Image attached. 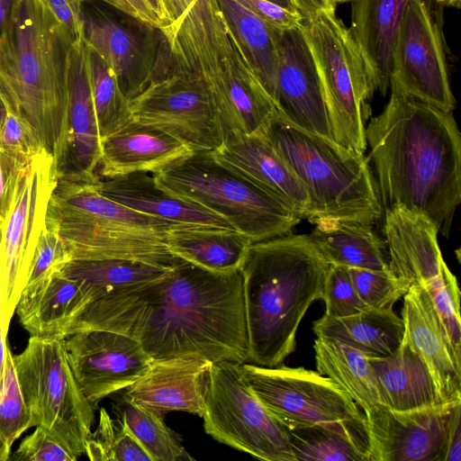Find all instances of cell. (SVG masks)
Segmentation results:
<instances>
[{"label":"cell","instance_id":"38","mask_svg":"<svg viewBox=\"0 0 461 461\" xmlns=\"http://www.w3.org/2000/svg\"><path fill=\"white\" fill-rule=\"evenodd\" d=\"M286 430L295 461H370L352 441L328 429L310 426Z\"/></svg>","mask_w":461,"mask_h":461},{"label":"cell","instance_id":"43","mask_svg":"<svg viewBox=\"0 0 461 461\" xmlns=\"http://www.w3.org/2000/svg\"><path fill=\"white\" fill-rule=\"evenodd\" d=\"M321 300L325 315L341 318L361 312L368 307L362 302L346 267L330 265L323 287Z\"/></svg>","mask_w":461,"mask_h":461},{"label":"cell","instance_id":"27","mask_svg":"<svg viewBox=\"0 0 461 461\" xmlns=\"http://www.w3.org/2000/svg\"><path fill=\"white\" fill-rule=\"evenodd\" d=\"M380 399L395 411H410L445 402L437 389L429 367L407 336L397 349L384 357H370Z\"/></svg>","mask_w":461,"mask_h":461},{"label":"cell","instance_id":"53","mask_svg":"<svg viewBox=\"0 0 461 461\" xmlns=\"http://www.w3.org/2000/svg\"><path fill=\"white\" fill-rule=\"evenodd\" d=\"M461 460V430L460 420L453 427L446 450L444 461H460Z\"/></svg>","mask_w":461,"mask_h":461},{"label":"cell","instance_id":"49","mask_svg":"<svg viewBox=\"0 0 461 461\" xmlns=\"http://www.w3.org/2000/svg\"><path fill=\"white\" fill-rule=\"evenodd\" d=\"M76 40L84 36V0H41Z\"/></svg>","mask_w":461,"mask_h":461},{"label":"cell","instance_id":"24","mask_svg":"<svg viewBox=\"0 0 461 461\" xmlns=\"http://www.w3.org/2000/svg\"><path fill=\"white\" fill-rule=\"evenodd\" d=\"M84 40L107 63L130 102L166 75L151 48L131 29L106 16L84 14Z\"/></svg>","mask_w":461,"mask_h":461},{"label":"cell","instance_id":"52","mask_svg":"<svg viewBox=\"0 0 461 461\" xmlns=\"http://www.w3.org/2000/svg\"><path fill=\"white\" fill-rule=\"evenodd\" d=\"M160 5L165 26L179 19L189 7L187 0H160Z\"/></svg>","mask_w":461,"mask_h":461},{"label":"cell","instance_id":"13","mask_svg":"<svg viewBox=\"0 0 461 461\" xmlns=\"http://www.w3.org/2000/svg\"><path fill=\"white\" fill-rule=\"evenodd\" d=\"M58 175L54 157L44 149L24 164L18 173L10 210L0 228V306L5 336L46 226L48 203Z\"/></svg>","mask_w":461,"mask_h":461},{"label":"cell","instance_id":"59","mask_svg":"<svg viewBox=\"0 0 461 461\" xmlns=\"http://www.w3.org/2000/svg\"><path fill=\"white\" fill-rule=\"evenodd\" d=\"M440 6H450L455 8L460 7L461 0H433Z\"/></svg>","mask_w":461,"mask_h":461},{"label":"cell","instance_id":"30","mask_svg":"<svg viewBox=\"0 0 461 461\" xmlns=\"http://www.w3.org/2000/svg\"><path fill=\"white\" fill-rule=\"evenodd\" d=\"M310 222L315 227L309 237L330 265L388 269L385 242L373 230V225L333 217L317 218Z\"/></svg>","mask_w":461,"mask_h":461},{"label":"cell","instance_id":"46","mask_svg":"<svg viewBox=\"0 0 461 461\" xmlns=\"http://www.w3.org/2000/svg\"><path fill=\"white\" fill-rule=\"evenodd\" d=\"M0 147L23 163L43 149L32 127L10 112H6L0 129Z\"/></svg>","mask_w":461,"mask_h":461},{"label":"cell","instance_id":"61","mask_svg":"<svg viewBox=\"0 0 461 461\" xmlns=\"http://www.w3.org/2000/svg\"><path fill=\"white\" fill-rule=\"evenodd\" d=\"M330 1H331V3L333 5H336L337 4H342V3H346V2H350L351 0H330Z\"/></svg>","mask_w":461,"mask_h":461},{"label":"cell","instance_id":"20","mask_svg":"<svg viewBox=\"0 0 461 461\" xmlns=\"http://www.w3.org/2000/svg\"><path fill=\"white\" fill-rule=\"evenodd\" d=\"M384 216L389 270L409 287H429L439 281L448 267L439 249L436 225L425 215L402 206L384 211Z\"/></svg>","mask_w":461,"mask_h":461},{"label":"cell","instance_id":"45","mask_svg":"<svg viewBox=\"0 0 461 461\" xmlns=\"http://www.w3.org/2000/svg\"><path fill=\"white\" fill-rule=\"evenodd\" d=\"M77 456L50 432L41 426L26 436L9 460L75 461Z\"/></svg>","mask_w":461,"mask_h":461},{"label":"cell","instance_id":"33","mask_svg":"<svg viewBox=\"0 0 461 461\" xmlns=\"http://www.w3.org/2000/svg\"><path fill=\"white\" fill-rule=\"evenodd\" d=\"M217 3L241 55L274 100L282 32L236 0H217Z\"/></svg>","mask_w":461,"mask_h":461},{"label":"cell","instance_id":"39","mask_svg":"<svg viewBox=\"0 0 461 461\" xmlns=\"http://www.w3.org/2000/svg\"><path fill=\"white\" fill-rule=\"evenodd\" d=\"M85 454L92 461H152L127 424L101 408L95 430L86 442Z\"/></svg>","mask_w":461,"mask_h":461},{"label":"cell","instance_id":"57","mask_svg":"<svg viewBox=\"0 0 461 461\" xmlns=\"http://www.w3.org/2000/svg\"><path fill=\"white\" fill-rule=\"evenodd\" d=\"M147 2L150 5V7L153 9V11L156 13V14L158 16V18L162 22L163 27H164L165 25H164V22H163L160 0H147Z\"/></svg>","mask_w":461,"mask_h":461},{"label":"cell","instance_id":"2","mask_svg":"<svg viewBox=\"0 0 461 461\" xmlns=\"http://www.w3.org/2000/svg\"><path fill=\"white\" fill-rule=\"evenodd\" d=\"M366 127L383 211L402 206L447 236L461 201V135L444 112L394 87Z\"/></svg>","mask_w":461,"mask_h":461},{"label":"cell","instance_id":"34","mask_svg":"<svg viewBox=\"0 0 461 461\" xmlns=\"http://www.w3.org/2000/svg\"><path fill=\"white\" fill-rule=\"evenodd\" d=\"M317 371L337 383L365 414L383 405L370 357L334 339L313 344Z\"/></svg>","mask_w":461,"mask_h":461},{"label":"cell","instance_id":"18","mask_svg":"<svg viewBox=\"0 0 461 461\" xmlns=\"http://www.w3.org/2000/svg\"><path fill=\"white\" fill-rule=\"evenodd\" d=\"M274 101L279 115L291 124L333 140L321 83L303 22L281 32Z\"/></svg>","mask_w":461,"mask_h":461},{"label":"cell","instance_id":"35","mask_svg":"<svg viewBox=\"0 0 461 461\" xmlns=\"http://www.w3.org/2000/svg\"><path fill=\"white\" fill-rule=\"evenodd\" d=\"M170 269L127 259H72L59 273L88 285L97 299L118 288L159 279Z\"/></svg>","mask_w":461,"mask_h":461},{"label":"cell","instance_id":"62","mask_svg":"<svg viewBox=\"0 0 461 461\" xmlns=\"http://www.w3.org/2000/svg\"><path fill=\"white\" fill-rule=\"evenodd\" d=\"M194 0H187L188 5H190Z\"/></svg>","mask_w":461,"mask_h":461},{"label":"cell","instance_id":"54","mask_svg":"<svg viewBox=\"0 0 461 461\" xmlns=\"http://www.w3.org/2000/svg\"><path fill=\"white\" fill-rule=\"evenodd\" d=\"M86 1V0H84ZM106 4L112 5L115 9L123 13L124 14L131 16V18L139 22V16L133 7L126 0H101Z\"/></svg>","mask_w":461,"mask_h":461},{"label":"cell","instance_id":"7","mask_svg":"<svg viewBox=\"0 0 461 461\" xmlns=\"http://www.w3.org/2000/svg\"><path fill=\"white\" fill-rule=\"evenodd\" d=\"M304 187L307 219L333 217L374 225L383 215L368 157L305 131L279 114L262 132Z\"/></svg>","mask_w":461,"mask_h":461},{"label":"cell","instance_id":"63","mask_svg":"<svg viewBox=\"0 0 461 461\" xmlns=\"http://www.w3.org/2000/svg\"><path fill=\"white\" fill-rule=\"evenodd\" d=\"M0 240H1V229H0Z\"/></svg>","mask_w":461,"mask_h":461},{"label":"cell","instance_id":"6","mask_svg":"<svg viewBox=\"0 0 461 461\" xmlns=\"http://www.w3.org/2000/svg\"><path fill=\"white\" fill-rule=\"evenodd\" d=\"M101 177L58 175L45 224L62 240L72 259L118 258L170 268L177 260L166 244L174 221L144 214L100 193Z\"/></svg>","mask_w":461,"mask_h":461},{"label":"cell","instance_id":"15","mask_svg":"<svg viewBox=\"0 0 461 461\" xmlns=\"http://www.w3.org/2000/svg\"><path fill=\"white\" fill-rule=\"evenodd\" d=\"M390 87L441 111L455 109L441 19L428 0H411L405 10L393 50Z\"/></svg>","mask_w":461,"mask_h":461},{"label":"cell","instance_id":"31","mask_svg":"<svg viewBox=\"0 0 461 461\" xmlns=\"http://www.w3.org/2000/svg\"><path fill=\"white\" fill-rule=\"evenodd\" d=\"M165 238L175 257L215 273L240 270L252 243L236 230L199 225H177Z\"/></svg>","mask_w":461,"mask_h":461},{"label":"cell","instance_id":"26","mask_svg":"<svg viewBox=\"0 0 461 461\" xmlns=\"http://www.w3.org/2000/svg\"><path fill=\"white\" fill-rule=\"evenodd\" d=\"M93 300L86 284L59 272L23 291L15 312L30 336L66 338L72 321Z\"/></svg>","mask_w":461,"mask_h":461},{"label":"cell","instance_id":"48","mask_svg":"<svg viewBox=\"0 0 461 461\" xmlns=\"http://www.w3.org/2000/svg\"><path fill=\"white\" fill-rule=\"evenodd\" d=\"M21 162L0 147V228L10 210Z\"/></svg>","mask_w":461,"mask_h":461},{"label":"cell","instance_id":"14","mask_svg":"<svg viewBox=\"0 0 461 461\" xmlns=\"http://www.w3.org/2000/svg\"><path fill=\"white\" fill-rule=\"evenodd\" d=\"M134 120L178 140L192 151H212L224 130L203 80L194 73L170 68L130 101Z\"/></svg>","mask_w":461,"mask_h":461},{"label":"cell","instance_id":"21","mask_svg":"<svg viewBox=\"0 0 461 461\" xmlns=\"http://www.w3.org/2000/svg\"><path fill=\"white\" fill-rule=\"evenodd\" d=\"M211 152L222 165L307 218L310 202L304 187L264 133L225 132L221 145Z\"/></svg>","mask_w":461,"mask_h":461},{"label":"cell","instance_id":"42","mask_svg":"<svg viewBox=\"0 0 461 461\" xmlns=\"http://www.w3.org/2000/svg\"><path fill=\"white\" fill-rule=\"evenodd\" d=\"M426 290L432 300L455 356L461 361L460 290L456 277L448 270L443 279Z\"/></svg>","mask_w":461,"mask_h":461},{"label":"cell","instance_id":"5","mask_svg":"<svg viewBox=\"0 0 461 461\" xmlns=\"http://www.w3.org/2000/svg\"><path fill=\"white\" fill-rule=\"evenodd\" d=\"M159 32L170 68L194 73L204 83L224 133L263 132L279 114L238 49L217 0H194Z\"/></svg>","mask_w":461,"mask_h":461},{"label":"cell","instance_id":"56","mask_svg":"<svg viewBox=\"0 0 461 461\" xmlns=\"http://www.w3.org/2000/svg\"><path fill=\"white\" fill-rule=\"evenodd\" d=\"M6 338H7V336H5L3 331L2 312H1V306H0V383H1L3 375H4L5 366L6 348H7Z\"/></svg>","mask_w":461,"mask_h":461},{"label":"cell","instance_id":"51","mask_svg":"<svg viewBox=\"0 0 461 461\" xmlns=\"http://www.w3.org/2000/svg\"><path fill=\"white\" fill-rule=\"evenodd\" d=\"M303 20L309 19L322 11H335L330 0H292Z\"/></svg>","mask_w":461,"mask_h":461},{"label":"cell","instance_id":"41","mask_svg":"<svg viewBox=\"0 0 461 461\" xmlns=\"http://www.w3.org/2000/svg\"><path fill=\"white\" fill-rule=\"evenodd\" d=\"M362 302L370 309H390L407 293L409 286L390 270L348 267Z\"/></svg>","mask_w":461,"mask_h":461},{"label":"cell","instance_id":"47","mask_svg":"<svg viewBox=\"0 0 461 461\" xmlns=\"http://www.w3.org/2000/svg\"><path fill=\"white\" fill-rule=\"evenodd\" d=\"M274 28L285 32L303 22L300 13L292 12L268 0H236Z\"/></svg>","mask_w":461,"mask_h":461},{"label":"cell","instance_id":"16","mask_svg":"<svg viewBox=\"0 0 461 461\" xmlns=\"http://www.w3.org/2000/svg\"><path fill=\"white\" fill-rule=\"evenodd\" d=\"M461 402L410 411L381 405L365 414L370 461H444Z\"/></svg>","mask_w":461,"mask_h":461},{"label":"cell","instance_id":"32","mask_svg":"<svg viewBox=\"0 0 461 461\" xmlns=\"http://www.w3.org/2000/svg\"><path fill=\"white\" fill-rule=\"evenodd\" d=\"M312 330L319 339L337 340L370 357H384L400 346L404 326L393 308H368L341 318L323 314L313 322Z\"/></svg>","mask_w":461,"mask_h":461},{"label":"cell","instance_id":"4","mask_svg":"<svg viewBox=\"0 0 461 461\" xmlns=\"http://www.w3.org/2000/svg\"><path fill=\"white\" fill-rule=\"evenodd\" d=\"M330 266L309 235L251 243L240 268L249 363L276 366L294 351L299 324L321 299Z\"/></svg>","mask_w":461,"mask_h":461},{"label":"cell","instance_id":"12","mask_svg":"<svg viewBox=\"0 0 461 461\" xmlns=\"http://www.w3.org/2000/svg\"><path fill=\"white\" fill-rule=\"evenodd\" d=\"M202 418L220 443L261 460L295 461L286 429L253 393L241 363H212Z\"/></svg>","mask_w":461,"mask_h":461},{"label":"cell","instance_id":"22","mask_svg":"<svg viewBox=\"0 0 461 461\" xmlns=\"http://www.w3.org/2000/svg\"><path fill=\"white\" fill-rule=\"evenodd\" d=\"M404 334L429 369L441 399L461 402V361L456 358L428 291L412 285L403 296Z\"/></svg>","mask_w":461,"mask_h":461},{"label":"cell","instance_id":"28","mask_svg":"<svg viewBox=\"0 0 461 461\" xmlns=\"http://www.w3.org/2000/svg\"><path fill=\"white\" fill-rule=\"evenodd\" d=\"M411 0H351L350 32L371 71L375 90L390 88L393 50Z\"/></svg>","mask_w":461,"mask_h":461},{"label":"cell","instance_id":"17","mask_svg":"<svg viewBox=\"0 0 461 461\" xmlns=\"http://www.w3.org/2000/svg\"><path fill=\"white\" fill-rule=\"evenodd\" d=\"M65 346L75 378L94 407L138 380L152 359L137 340L109 330L73 333Z\"/></svg>","mask_w":461,"mask_h":461},{"label":"cell","instance_id":"40","mask_svg":"<svg viewBox=\"0 0 461 461\" xmlns=\"http://www.w3.org/2000/svg\"><path fill=\"white\" fill-rule=\"evenodd\" d=\"M32 428V415L22 393L7 346L4 375L0 383V461H7L14 441Z\"/></svg>","mask_w":461,"mask_h":461},{"label":"cell","instance_id":"23","mask_svg":"<svg viewBox=\"0 0 461 461\" xmlns=\"http://www.w3.org/2000/svg\"><path fill=\"white\" fill-rule=\"evenodd\" d=\"M67 143L58 173L95 176L101 139L92 98L84 36L72 45L68 77Z\"/></svg>","mask_w":461,"mask_h":461},{"label":"cell","instance_id":"58","mask_svg":"<svg viewBox=\"0 0 461 461\" xmlns=\"http://www.w3.org/2000/svg\"><path fill=\"white\" fill-rule=\"evenodd\" d=\"M292 12L299 13L292 0H268Z\"/></svg>","mask_w":461,"mask_h":461},{"label":"cell","instance_id":"44","mask_svg":"<svg viewBox=\"0 0 461 461\" xmlns=\"http://www.w3.org/2000/svg\"><path fill=\"white\" fill-rule=\"evenodd\" d=\"M70 260L71 256L62 240L56 232L45 226L39 239L23 291L35 287L60 272Z\"/></svg>","mask_w":461,"mask_h":461},{"label":"cell","instance_id":"55","mask_svg":"<svg viewBox=\"0 0 461 461\" xmlns=\"http://www.w3.org/2000/svg\"><path fill=\"white\" fill-rule=\"evenodd\" d=\"M16 0H0V33L6 25Z\"/></svg>","mask_w":461,"mask_h":461},{"label":"cell","instance_id":"36","mask_svg":"<svg viewBox=\"0 0 461 461\" xmlns=\"http://www.w3.org/2000/svg\"><path fill=\"white\" fill-rule=\"evenodd\" d=\"M86 43V41H85ZM86 58L100 139L133 120L130 102L116 77L100 55L86 43Z\"/></svg>","mask_w":461,"mask_h":461},{"label":"cell","instance_id":"50","mask_svg":"<svg viewBox=\"0 0 461 461\" xmlns=\"http://www.w3.org/2000/svg\"><path fill=\"white\" fill-rule=\"evenodd\" d=\"M136 11L139 16V23L144 26L160 30L163 27V23L150 7L147 0H126Z\"/></svg>","mask_w":461,"mask_h":461},{"label":"cell","instance_id":"19","mask_svg":"<svg viewBox=\"0 0 461 461\" xmlns=\"http://www.w3.org/2000/svg\"><path fill=\"white\" fill-rule=\"evenodd\" d=\"M212 365L194 355L151 359L146 372L122 390V397L163 417L171 411L202 417Z\"/></svg>","mask_w":461,"mask_h":461},{"label":"cell","instance_id":"11","mask_svg":"<svg viewBox=\"0 0 461 461\" xmlns=\"http://www.w3.org/2000/svg\"><path fill=\"white\" fill-rule=\"evenodd\" d=\"M14 363L32 427H43L77 457L85 454L95 407L75 378L65 338L30 336Z\"/></svg>","mask_w":461,"mask_h":461},{"label":"cell","instance_id":"29","mask_svg":"<svg viewBox=\"0 0 461 461\" xmlns=\"http://www.w3.org/2000/svg\"><path fill=\"white\" fill-rule=\"evenodd\" d=\"M97 186L104 196L144 214L182 225L235 230L211 211L162 190L149 173H133L104 181L100 178Z\"/></svg>","mask_w":461,"mask_h":461},{"label":"cell","instance_id":"3","mask_svg":"<svg viewBox=\"0 0 461 461\" xmlns=\"http://www.w3.org/2000/svg\"><path fill=\"white\" fill-rule=\"evenodd\" d=\"M76 41L41 0H16L0 33V99L6 112L32 127L57 167L66 150L68 62Z\"/></svg>","mask_w":461,"mask_h":461},{"label":"cell","instance_id":"10","mask_svg":"<svg viewBox=\"0 0 461 461\" xmlns=\"http://www.w3.org/2000/svg\"><path fill=\"white\" fill-rule=\"evenodd\" d=\"M241 369L253 393L285 429H328L348 438L370 459L365 413L330 377L283 364L262 366L244 362Z\"/></svg>","mask_w":461,"mask_h":461},{"label":"cell","instance_id":"1","mask_svg":"<svg viewBox=\"0 0 461 461\" xmlns=\"http://www.w3.org/2000/svg\"><path fill=\"white\" fill-rule=\"evenodd\" d=\"M114 331L137 340L152 358L201 356L212 363L248 361L240 270L215 273L177 258L150 282L90 302L68 327Z\"/></svg>","mask_w":461,"mask_h":461},{"label":"cell","instance_id":"37","mask_svg":"<svg viewBox=\"0 0 461 461\" xmlns=\"http://www.w3.org/2000/svg\"><path fill=\"white\" fill-rule=\"evenodd\" d=\"M115 412L149 455L152 461L193 459L179 436L167 426L164 417L152 411L121 399L113 406Z\"/></svg>","mask_w":461,"mask_h":461},{"label":"cell","instance_id":"9","mask_svg":"<svg viewBox=\"0 0 461 461\" xmlns=\"http://www.w3.org/2000/svg\"><path fill=\"white\" fill-rule=\"evenodd\" d=\"M321 83L333 140L349 149H366L365 120L375 86L351 32L335 11L303 20Z\"/></svg>","mask_w":461,"mask_h":461},{"label":"cell","instance_id":"8","mask_svg":"<svg viewBox=\"0 0 461 461\" xmlns=\"http://www.w3.org/2000/svg\"><path fill=\"white\" fill-rule=\"evenodd\" d=\"M167 193L211 211L252 242L292 233L303 220L287 203L219 162L193 151L152 174Z\"/></svg>","mask_w":461,"mask_h":461},{"label":"cell","instance_id":"60","mask_svg":"<svg viewBox=\"0 0 461 461\" xmlns=\"http://www.w3.org/2000/svg\"><path fill=\"white\" fill-rule=\"evenodd\" d=\"M5 114H6V109H5L2 100L0 99V129H1L2 123L4 122V119L5 117Z\"/></svg>","mask_w":461,"mask_h":461},{"label":"cell","instance_id":"25","mask_svg":"<svg viewBox=\"0 0 461 461\" xmlns=\"http://www.w3.org/2000/svg\"><path fill=\"white\" fill-rule=\"evenodd\" d=\"M191 152L174 137L133 119L101 140L97 174L106 179L140 172L154 174Z\"/></svg>","mask_w":461,"mask_h":461}]
</instances>
